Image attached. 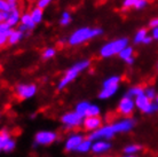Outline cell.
I'll return each instance as SVG.
<instances>
[{
    "instance_id": "6da1fadb",
    "label": "cell",
    "mask_w": 158,
    "mask_h": 157,
    "mask_svg": "<svg viewBox=\"0 0 158 157\" xmlns=\"http://www.w3.org/2000/svg\"><path fill=\"white\" fill-rule=\"evenodd\" d=\"M101 33H102V29L100 28H79L73 33H71V36L68 39V43L70 46H78L87 40L98 37Z\"/></svg>"
},
{
    "instance_id": "7a4b0ae2",
    "label": "cell",
    "mask_w": 158,
    "mask_h": 157,
    "mask_svg": "<svg viewBox=\"0 0 158 157\" xmlns=\"http://www.w3.org/2000/svg\"><path fill=\"white\" fill-rule=\"evenodd\" d=\"M89 66H91V61H88V60H84V61H80V62L73 64L70 69H68L65 71L63 77L60 79L59 84H57V90H64L70 83H72L78 77L80 72H83L84 70H86L87 68H89Z\"/></svg>"
},
{
    "instance_id": "3957f363",
    "label": "cell",
    "mask_w": 158,
    "mask_h": 157,
    "mask_svg": "<svg viewBox=\"0 0 158 157\" xmlns=\"http://www.w3.org/2000/svg\"><path fill=\"white\" fill-rule=\"evenodd\" d=\"M127 46H128V39L127 38L115 39L114 41H110V43L103 45L102 48L100 49V55L102 57H111L114 55L119 54Z\"/></svg>"
},
{
    "instance_id": "277c9868",
    "label": "cell",
    "mask_w": 158,
    "mask_h": 157,
    "mask_svg": "<svg viewBox=\"0 0 158 157\" xmlns=\"http://www.w3.org/2000/svg\"><path fill=\"white\" fill-rule=\"evenodd\" d=\"M120 80L122 78L119 76H111L106 79L102 84V90L100 91L99 98L101 100H107V99L112 98L118 91Z\"/></svg>"
},
{
    "instance_id": "5b68a950",
    "label": "cell",
    "mask_w": 158,
    "mask_h": 157,
    "mask_svg": "<svg viewBox=\"0 0 158 157\" xmlns=\"http://www.w3.org/2000/svg\"><path fill=\"white\" fill-rule=\"evenodd\" d=\"M57 139H59V134L55 131H38L33 138V146L35 147H47L57 141Z\"/></svg>"
},
{
    "instance_id": "8992f818",
    "label": "cell",
    "mask_w": 158,
    "mask_h": 157,
    "mask_svg": "<svg viewBox=\"0 0 158 157\" xmlns=\"http://www.w3.org/2000/svg\"><path fill=\"white\" fill-rule=\"evenodd\" d=\"M60 121L65 130H76L83 126L84 118L73 110V111H68L62 115Z\"/></svg>"
},
{
    "instance_id": "52a82bcc",
    "label": "cell",
    "mask_w": 158,
    "mask_h": 157,
    "mask_svg": "<svg viewBox=\"0 0 158 157\" xmlns=\"http://www.w3.org/2000/svg\"><path fill=\"white\" fill-rule=\"evenodd\" d=\"M16 148V141L12 132L7 129L0 130V154H9Z\"/></svg>"
},
{
    "instance_id": "ba28073f",
    "label": "cell",
    "mask_w": 158,
    "mask_h": 157,
    "mask_svg": "<svg viewBox=\"0 0 158 157\" xmlns=\"http://www.w3.org/2000/svg\"><path fill=\"white\" fill-rule=\"evenodd\" d=\"M116 135V131L114 129V125L112 123L111 124H104L100 127L99 130H96L95 132H92V133L88 134V139H91L92 141H95V140H110Z\"/></svg>"
},
{
    "instance_id": "9c48e42d",
    "label": "cell",
    "mask_w": 158,
    "mask_h": 157,
    "mask_svg": "<svg viewBox=\"0 0 158 157\" xmlns=\"http://www.w3.org/2000/svg\"><path fill=\"white\" fill-rule=\"evenodd\" d=\"M134 101H135V108H138V109L140 110L141 112H143V114L151 115L158 110L157 103L150 101L144 94L140 95L138 98H135Z\"/></svg>"
},
{
    "instance_id": "30bf717a",
    "label": "cell",
    "mask_w": 158,
    "mask_h": 157,
    "mask_svg": "<svg viewBox=\"0 0 158 157\" xmlns=\"http://www.w3.org/2000/svg\"><path fill=\"white\" fill-rule=\"evenodd\" d=\"M135 109V101L134 99L130 98L127 95H124L117 106V111L123 117H131V115L134 112Z\"/></svg>"
},
{
    "instance_id": "8fae6325",
    "label": "cell",
    "mask_w": 158,
    "mask_h": 157,
    "mask_svg": "<svg viewBox=\"0 0 158 157\" xmlns=\"http://www.w3.org/2000/svg\"><path fill=\"white\" fill-rule=\"evenodd\" d=\"M38 87L35 84H19L15 87L16 96L20 100H29L37 94Z\"/></svg>"
},
{
    "instance_id": "7c38bea8",
    "label": "cell",
    "mask_w": 158,
    "mask_h": 157,
    "mask_svg": "<svg viewBox=\"0 0 158 157\" xmlns=\"http://www.w3.org/2000/svg\"><path fill=\"white\" fill-rule=\"evenodd\" d=\"M85 135L83 133H78V132H73V133L69 134V137L65 139L64 141V149L68 153H77L79 145L83 142V140L85 139Z\"/></svg>"
},
{
    "instance_id": "4fadbf2b",
    "label": "cell",
    "mask_w": 158,
    "mask_h": 157,
    "mask_svg": "<svg viewBox=\"0 0 158 157\" xmlns=\"http://www.w3.org/2000/svg\"><path fill=\"white\" fill-rule=\"evenodd\" d=\"M112 125L116 131V134L128 133L134 129L135 121L132 117H123L118 121H115Z\"/></svg>"
},
{
    "instance_id": "5bb4252c",
    "label": "cell",
    "mask_w": 158,
    "mask_h": 157,
    "mask_svg": "<svg viewBox=\"0 0 158 157\" xmlns=\"http://www.w3.org/2000/svg\"><path fill=\"white\" fill-rule=\"evenodd\" d=\"M102 119L101 117H85L83 122V129L84 131L88 132V134L92 132H95L96 130H99L102 126Z\"/></svg>"
},
{
    "instance_id": "9a60e30c",
    "label": "cell",
    "mask_w": 158,
    "mask_h": 157,
    "mask_svg": "<svg viewBox=\"0 0 158 157\" xmlns=\"http://www.w3.org/2000/svg\"><path fill=\"white\" fill-rule=\"evenodd\" d=\"M111 143L108 140H95L92 145V153L95 155H104L111 149Z\"/></svg>"
},
{
    "instance_id": "2e32d148",
    "label": "cell",
    "mask_w": 158,
    "mask_h": 157,
    "mask_svg": "<svg viewBox=\"0 0 158 157\" xmlns=\"http://www.w3.org/2000/svg\"><path fill=\"white\" fill-rule=\"evenodd\" d=\"M21 21V15H20V11L19 9H14L13 12L9 13V16H8L7 21H6V23L9 25V27L12 28L14 25L19 23Z\"/></svg>"
},
{
    "instance_id": "e0dca14e",
    "label": "cell",
    "mask_w": 158,
    "mask_h": 157,
    "mask_svg": "<svg viewBox=\"0 0 158 157\" xmlns=\"http://www.w3.org/2000/svg\"><path fill=\"white\" fill-rule=\"evenodd\" d=\"M91 106V103L88 102V101H80L76 104V108H75V111L76 112H78L80 116L83 118L86 117V114H87V110Z\"/></svg>"
},
{
    "instance_id": "ac0fdd59",
    "label": "cell",
    "mask_w": 158,
    "mask_h": 157,
    "mask_svg": "<svg viewBox=\"0 0 158 157\" xmlns=\"http://www.w3.org/2000/svg\"><path fill=\"white\" fill-rule=\"evenodd\" d=\"M92 145H93V141L88 138H85L83 140V142L79 145L78 149H77V153L79 154H87L88 151H92Z\"/></svg>"
},
{
    "instance_id": "d6986e66",
    "label": "cell",
    "mask_w": 158,
    "mask_h": 157,
    "mask_svg": "<svg viewBox=\"0 0 158 157\" xmlns=\"http://www.w3.org/2000/svg\"><path fill=\"white\" fill-rule=\"evenodd\" d=\"M17 9V2H9L7 0H0V12L10 13Z\"/></svg>"
},
{
    "instance_id": "ffe728a7",
    "label": "cell",
    "mask_w": 158,
    "mask_h": 157,
    "mask_svg": "<svg viewBox=\"0 0 158 157\" xmlns=\"http://www.w3.org/2000/svg\"><path fill=\"white\" fill-rule=\"evenodd\" d=\"M142 149V147L136 143H131V145L125 146L124 148V155H136L138 153H140Z\"/></svg>"
},
{
    "instance_id": "44dd1931",
    "label": "cell",
    "mask_w": 158,
    "mask_h": 157,
    "mask_svg": "<svg viewBox=\"0 0 158 157\" xmlns=\"http://www.w3.org/2000/svg\"><path fill=\"white\" fill-rule=\"evenodd\" d=\"M21 24H23L24 27L28 28L29 29H33V28L36 27V23L33 22V20H32L31 15L29 14V13H25V14H23V15L21 16Z\"/></svg>"
},
{
    "instance_id": "7402d4cb",
    "label": "cell",
    "mask_w": 158,
    "mask_h": 157,
    "mask_svg": "<svg viewBox=\"0 0 158 157\" xmlns=\"http://www.w3.org/2000/svg\"><path fill=\"white\" fill-rule=\"evenodd\" d=\"M22 37H23V32L20 31L19 29L17 30H13L10 36H9V38H8V44L9 45H15L22 39Z\"/></svg>"
},
{
    "instance_id": "603a6c76",
    "label": "cell",
    "mask_w": 158,
    "mask_h": 157,
    "mask_svg": "<svg viewBox=\"0 0 158 157\" xmlns=\"http://www.w3.org/2000/svg\"><path fill=\"white\" fill-rule=\"evenodd\" d=\"M142 94H144V90H143L142 87L141 86H133L127 91V93L125 95H127V96H130V98H132V99H135V98H138V96H140V95H142Z\"/></svg>"
},
{
    "instance_id": "cb8c5ba5",
    "label": "cell",
    "mask_w": 158,
    "mask_h": 157,
    "mask_svg": "<svg viewBox=\"0 0 158 157\" xmlns=\"http://www.w3.org/2000/svg\"><path fill=\"white\" fill-rule=\"evenodd\" d=\"M30 15H31L32 20H33L35 23L36 24L40 23L41 20H43V9H40V8H38V7H35L31 11Z\"/></svg>"
},
{
    "instance_id": "d4e9b609",
    "label": "cell",
    "mask_w": 158,
    "mask_h": 157,
    "mask_svg": "<svg viewBox=\"0 0 158 157\" xmlns=\"http://www.w3.org/2000/svg\"><path fill=\"white\" fill-rule=\"evenodd\" d=\"M100 115H101V109H100L99 106H96V104H93L91 103V106L87 110V114H86V117H99Z\"/></svg>"
},
{
    "instance_id": "484cf974",
    "label": "cell",
    "mask_w": 158,
    "mask_h": 157,
    "mask_svg": "<svg viewBox=\"0 0 158 157\" xmlns=\"http://www.w3.org/2000/svg\"><path fill=\"white\" fill-rule=\"evenodd\" d=\"M119 57L122 60H124V61H126V60L131 59V57H133V48L131 47V46H127V47H125L124 49H123L120 53H119Z\"/></svg>"
},
{
    "instance_id": "4316f807",
    "label": "cell",
    "mask_w": 158,
    "mask_h": 157,
    "mask_svg": "<svg viewBox=\"0 0 158 157\" xmlns=\"http://www.w3.org/2000/svg\"><path fill=\"white\" fill-rule=\"evenodd\" d=\"M147 36H148V31L147 29H140L134 36V43L135 44H141Z\"/></svg>"
},
{
    "instance_id": "83f0119b",
    "label": "cell",
    "mask_w": 158,
    "mask_h": 157,
    "mask_svg": "<svg viewBox=\"0 0 158 157\" xmlns=\"http://www.w3.org/2000/svg\"><path fill=\"white\" fill-rule=\"evenodd\" d=\"M55 54H56V49H55V48L48 47V48H46V49L43 52V59H45V60L52 59L53 56H55Z\"/></svg>"
},
{
    "instance_id": "f1b7e54d",
    "label": "cell",
    "mask_w": 158,
    "mask_h": 157,
    "mask_svg": "<svg viewBox=\"0 0 158 157\" xmlns=\"http://www.w3.org/2000/svg\"><path fill=\"white\" fill-rule=\"evenodd\" d=\"M12 31L13 30H10V31L8 32H0V47H2L6 44H8V38H9Z\"/></svg>"
},
{
    "instance_id": "f546056e",
    "label": "cell",
    "mask_w": 158,
    "mask_h": 157,
    "mask_svg": "<svg viewBox=\"0 0 158 157\" xmlns=\"http://www.w3.org/2000/svg\"><path fill=\"white\" fill-rule=\"evenodd\" d=\"M71 22V15L69 14V12H64L60 19V24L61 25H68Z\"/></svg>"
},
{
    "instance_id": "4dcf8cb0",
    "label": "cell",
    "mask_w": 158,
    "mask_h": 157,
    "mask_svg": "<svg viewBox=\"0 0 158 157\" xmlns=\"http://www.w3.org/2000/svg\"><path fill=\"white\" fill-rule=\"evenodd\" d=\"M144 95H146L150 101L156 100V96H157L156 91H155V88H152V87H148V88H146V90H144Z\"/></svg>"
},
{
    "instance_id": "1f68e13d",
    "label": "cell",
    "mask_w": 158,
    "mask_h": 157,
    "mask_svg": "<svg viewBox=\"0 0 158 157\" xmlns=\"http://www.w3.org/2000/svg\"><path fill=\"white\" fill-rule=\"evenodd\" d=\"M51 2H52V0H38V1H37V7L40 8V9H44V8L47 7Z\"/></svg>"
},
{
    "instance_id": "d6a6232c",
    "label": "cell",
    "mask_w": 158,
    "mask_h": 157,
    "mask_svg": "<svg viewBox=\"0 0 158 157\" xmlns=\"http://www.w3.org/2000/svg\"><path fill=\"white\" fill-rule=\"evenodd\" d=\"M136 1H138V0H124V2H123V7H124V9L134 7L135 4H136Z\"/></svg>"
},
{
    "instance_id": "836d02e7",
    "label": "cell",
    "mask_w": 158,
    "mask_h": 157,
    "mask_svg": "<svg viewBox=\"0 0 158 157\" xmlns=\"http://www.w3.org/2000/svg\"><path fill=\"white\" fill-rule=\"evenodd\" d=\"M147 4H148V0H138L134 6V8L135 9H142V8L146 7Z\"/></svg>"
},
{
    "instance_id": "e575fe53",
    "label": "cell",
    "mask_w": 158,
    "mask_h": 157,
    "mask_svg": "<svg viewBox=\"0 0 158 157\" xmlns=\"http://www.w3.org/2000/svg\"><path fill=\"white\" fill-rule=\"evenodd\" d=\"M8 16H9V13H4V12H0V24L5 23L7 21Z\"/></svg>"
},
{
    "instance_id": "d590c367",
    "label": "cell",
    "mask_w": 158,
    "mask_h": 157,
    "mask_svg": "<svg viewBox=\"0 0 158 157\" xmlns=\"http://www.w3.org/2000/svg\"><path fill=\"white\" fill-rule=\"evenodd\" d=\"M149 27H150L151 29H156V28H158V17L152 19V20L149 22Z\"/></svg>"
},
{
    "instance_id": "8d00e7d4",
    "label": "cell",
    "mask_w": 158,
    "mask_h": 157,
    "mask_svg": "<svg viewBox=\"0 0 158 157\" xmlns=\"http://www.w3.org/2000/svg\"><path fill=\"white\" fill-rule=\"evenodd\" d=\"M152 39H156L158 40V28H156V29H152Z\"/></svg>"
},
{
    "instance_id": "74e56055",
    "label": "cell",
    "mask_w": 158,
    "mask_h": 157,
    "mask_svg": "<svg viewBox=\"0 0 158 157\" xmlns=\"http://www.w3.org/2000/svg\"><path fill=\"white\" fill-rule=\"evenodd\" d=\"M151 41H152V37H149V36H147L146 38H144V40L142 41V44H146V45H148V44H150Z\"/></svg>"
},
{
    "instance_id": "f35d334b",
    "label": "cell",
    "mask_w": 158,
    "mask_h": 157,
    "mask_svg": "<svg viewBox=\"0 0 158 157\" xmlns=\"http://www.w3.org/2000/svg\"><path fill=\"white\" fill-rule=\"evenodd\" d=\"M19 30H20V31H22V32H24V31H27V30H28V28L24 27L23 24H21L20 28H19Z\"/></svg>"
},
{
    "instance_id": "ab89813d",
    "label": "cell",
    "mask_w": 158,
    "mask_h": 157,
    "mask_svg": "<svg viewBox=\"0 0 158 157\" xmlns=\"http://www.w3.org/2000/svg\"><path fill=\"white\" fill-rule=\"evenodd\" d=\"M125 62H126L127 64H133V63H134V57H131V59L126 60Z\"/></svg>"
},
{
    "instance_id": "60d3db41",
    "label": "cell",
    "mask_w": 158,
    "mask_h": 157,
    "mask_svg": "<svg viewBox=\"0 0 158 157\" xmlns=\"http://www.w3.org/2000/svg\"><path fill=\"white\" fill-rule=\"evenodd\" d=\"M122 157H138V156H134V155H124Z\"/></svg>"
},
{
    "instance_id": "b9f144b4",
    "label": "cell",
    "mask_w": 158,
    "mask_h": 157,
    "mask_svg": "<svg viewBox=\"0 0 158 157\" xmlns=\"http://www.w3.org/2000/svg\"><path fill=\"white\" fill-rule=\"evenodd\" d=\"M9 2H17V0H7Z\"/></svg>"
},
{
    "instance_id": "7bdbcfd3",
    "label": "cell",
    "mask_w": 158,
    "mask_h": 157,
    "mask_svg": "<svg viewBox=\"0 0 158 157\" xmlns=\"http://www.w3.org/2000/svg\"><path fill=\"white\" fill-rule=\"evenodd\" d=\"M156 103H157V106H158V95L156 96Z\"/></svg>"
},
{
    "instance_id": "ee69618b",
    "label": "cell",
    "mask_w": 158,
    "mask_h": 157,
    "mask_svg": "<svg viewBox=\"0 0 158 157\" xmlns=\"http://www.w3.org/2000/svg\"><path fill=\"white\" fill-rule=\"evenodd\" d=\"M0 121H1V114H0Z\"/></svg>"
}]
</instances>
